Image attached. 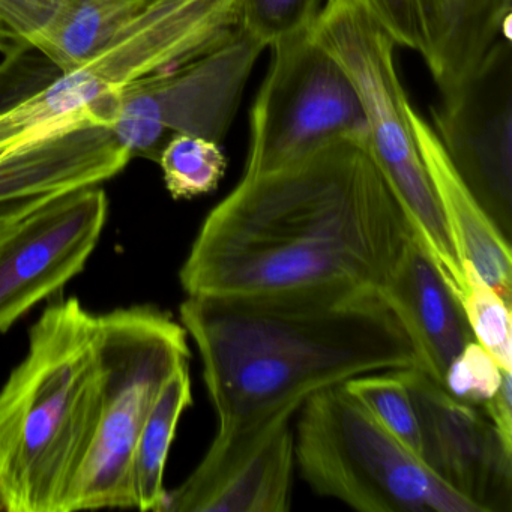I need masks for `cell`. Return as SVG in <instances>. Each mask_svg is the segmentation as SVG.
I'll return each mask as SVG.
<instances>
[{"label": "cell", "mask_w": 512, "mask_h": 512, "mask_svg": "<svg viewBox=\"0 0 512 512\" xmlns=\"http://www.w3.org/2000/svg\"><path fill=\"white\" fill-rule=\"evenodd\" d=\"M412 238L367 140H341L242 176L203 221L179 280L187 296L382 289Z\"/></svg>", "instance_id": "cell-1"}, {"label": "cell", "mask_w": 512, "mask_h": 512, "mask_svg": "<svg viewBox=\"0 0 512 512\" xmlns=\"http://www.w3.org/2000/svg\"><path fill=\"white\" fill-rule=\"evenodd\" d=\"M218 430L295 415L353 377L419 365L412 338L376 287L320 286L238 296H187Z\"/></svg>", "instance_id": "cell-2"}, {"label": "cell", "mask_w": 512, "mask_h": 512, "mask_svg": "<svg viewBox=\"0 0 512 512\" xmlns=\"http://www.w3.org/2000/svg\"><path fill=\"white\" fill-rule=\"evenodd\" d=\"M98 316L76 298L44 310L0 389V506L67 512L100 406Z\"/></svg>", "instance_id": "cell-3"}, {"label": "cell", "mask_w": 512, "mask_h": 512, "mask_svg": "<svg viewBox=\"0 0 512 512\" xmlns=\"http://www.w3.org/2000/svg\"><path fill=\"white\" fill-rule=\"evenodd\" d=\"M311 37L352 82L364 113L368 149L397 197L413 238L461 301L466 275L416 146L409 119L412 104L395 62L397 43L355 0H326Z\"/></svg>", "instance_id": "cell-4"}, {"label": "cell", "mask_w": 512, "mask_h": 512, "mask_svg": "<svg viewBox=\"0 0 512 512\" xmlns=\"http://www.w3.org/2000/svg\"><path fill=\"white\" fill-rule=\"evenodd\" d=\"M187 337L181 323L149 305L98 316L97 427L67 512L133 508L137 437L169 377L190 362Z\"/></svg>", "instance_id": "cell-5"}, {"label": "cell", "mask_w": 512, "mask_h": 512, "mask_svg": "<svg viewBox=\"0 0 512 512\" xmlns=\"http://www.w3.org/2000/svg\"><path fill=\"white\" fill-rule=\"evenodd\" d=\"M301 409L296 464L320 496L362 512H478L343 386L317 392Z\"/></svg>", "instance_id": "cell-6"}, {"label": "cell", "mask_w": 512, "mask_h": 512, "mask_svg": "<svg viewBox=\"0 0 512 512\" xmlns=\"http://www.w3.org/2000/svg\"><path fill=\"white\" fill-rule=\"evenodd\" d=\"M271 50L268 73L251 107L244 175L292 166L341 140H367L352 82L311 34Z\"/></svg>", "instance_id": "cell-7"}, {"label": "cell", "mask_w": 512, "mask_h": 512, "mask_svg": "<svg viewBox=\"0 0 512 512\" xmlns=\"http://www.w3.org/2000/svg\"><path fill=\"white\" fill-rule=\"evenodd\" d=\"M263 50L260 41L239 29L215 49L142 77L110 98L107 128L131 160L157 163L178 134L221 145Z\"/></svg>", "instance_id": "cell-8"}, {"label": "cell", "mask_w": 512, "mask_h": 512, "mask_svg": "<svg viewBox=\"0 0 512 512\" xmlns=\"http://www.w3.org/2000/svg\"><path fill=\"white\" fill-rule=\"evenodd\" d=\"M440 94L431 127L455 172L511 241V40L499 38L463 79Z\"/></svg>", "instance_id": "cell-9"}, {"label": "cell", "mask_w": 512, "mask_h": 512, "mask_svg": "<svg viewBox=\"0 0 512 512\" xmlns=\"http://www.w3.org/2000/svg\"><path fill=\"white\" fill-rule=\"evenodd\" d=\"M107 215L106 191L83 188L47 203L0 242V334L83 271Z\"/></svg>", "instance_id": "cell-10"}, {"label": "cell", "mask_w": 512, "mask_h": 512, "mask_svg": "<svg viewBox=\"0 0 512 512\" xmlns=\"http://www.w3.org/2000/svg\"><path fill=\"white\" fill-rule=\"evenodd\" d=\"M400 374L418 416L428 469L478 512H511L512 448L484 409L449 394L419 365Z\"/></svg>", "instance_id": "cell-11"}, {"label": "cell", "mask_w": 512, "mask_h": 512, "mask_svg": "<svg viewBox=\"0 0 512 512\" xmlns=\"http://www.w3.org/2000/svg\"><path fill=\"white\" fill-rule=\"evenodd\" d=\"M292 413L217 431L190 476L167 493L172 512H284L296 469Z\"/></svg>", "instance_id": "cell-12"}, {"label": "cell", "mask_w": 512, "mask_h": 512, "mask_svg": "<svg viewBox=\"0 0 512 512\" xmlns=\"http://www.w3.org/2000/svg\"><path fill=\"white\" fill-rule=\"evenodd\" d=\"M130 161L104 125L85 122L65 128L0 155V209L97 187Z\"/></svg>", "instance_id": "cell-13"}, {"label": "cell", "mask_w": 512, "mask_h": 512, "mask_svg": "<svg viewBox=\"0 0 512 512\" xmlns=\"http://www.w3.org/2000/svg\"><path fill=\"white\" fill-rule=\"evenodd\" d=\"M380 290L412 338L419 367L442 383L446 368L475 337L460 299L415 238Z\"/></svg>", "instance_id": "cell-14"}, {"label": "cell", "mask_w": 512, "mask_h": 512, "mask_svg": "<svg viewBox=\"0 0 512 512\" xmlns=\"http://www.w3.org/2000/svg\"><path fill=\"white\" fill-rule=\"evenodd\" d=\"M409 119L458 259L469 263L485 283L511 304V241L497 229L455 172L430 122L412 106Z\"/></svg>", "instance_id": "cell-15"}, {"label": "cell", "mask_w": 512, "mask_h": 512, "mask_svg": "<svg viewBox=\"0 0 512 512\" xmlns=\"http://www.w3.org/2000/svg\"><path fill=\"white\" fill-rule=\"evenodd\" d=\"M122 85L116 65L100 55L25 98L10 101L0 107V155L74 125L100 124L101 104Z\"/></svg>", "instance_id": "cell-16"}, {"label": "cell", "mask_w": 512, "mask_h": 512, "mask_svg": "<svg viewBox=\"0 0 512 512\" xmlns=\"http://www.w3.org/2000/svg\"><path fill=\"white\" fill-rule=\"evenodd\" d=\"M415 4L424 40L421 56L440 91L463 79L502 38L478 0H415Z\"/></svg>", "instance_id": "cell-17"}, {"label": "cell", "mask_w": 512, "mask_h": 512, "mask_svg": "<svg viewBox=\"0 0 512 512\" xmlns=\"http://www.w3.org/2000/svg\"><path fill=\"white\" fill-rule=\"evenodd\" d=\"M149 2L61 0L32 49L59 73L77 70L101 55Z\"/></svg>", "instance_id": "cell-18"}, {"label": "cell", "mask_w": 512, "mask_h": 512, "mask_svg": "<svg viewBox=\"0 0 512 512\" xmlns=\"http://www.w3.org/2000/svg\"><path fill=\"white\" fill-rule=\"evenodd\" d=\"M193 404L190 362L181 365L161 389L134 448L131 463L133 508L163 512L167 493L164 470L179 421Z\"/></svg>", "instance_id": "cell-19"}, {"label": "cell", "mask_w": 512, "mask_h": 512, "mask_svg": "<svg viewBox=\"0 0 512 512\" xmlns=\"http://www.w3.org/2000/svg\"><path fill=\"white\" fill-rule=\"evenodd\" d=\"M341 386L401 445L422 460L418 416L400 370L362 374Z\"/></svg>", "instance_id": "cell-20"}, {"label": "cell", "mask_w": 512, "mask_h": 512, "mask_svg": "<svg viewBox=\"0 0 512 512\" xmlns=\"http://www.w3.org/2000/svg\"><path fill=\"white\" fill-rule=\"evenodd\" d=\"M157 163L163 170L167 191L175 200L212 193L227 170V158L220 143L188 134L173 136Z\"/></svg>", "instance_id": "cell-21"}, {"label": "cell", "mask_w": 512, "mask_h": 512, "mask_svg": "<svg viewBox=\"0 0 512 512\" xmlns=\"http://www.w3.org/2000/svg\"><path fill=\"white\" fill-rule=\"evenodd\" d=\"M461 265L467 283L461 307L470 331L476 343L496 359L502 370L512 373L511 304L485 283L469 263Z\"/></svg>", "instance_id": "cell-22"}, {"label": "cell", "mask_w": 512, "mask_h": 512, "mask_svg": "<svg viewBox=\"0 0 512 512\" xmlns=\"http://www.w3.org/2000/svg\"><path fill=\"white\" fill-rule=\"evenodd\" d=\"M326 0H241V25L266 49L311 34Z\"/></svg>", "instance_id": "cell-23"}, {"label": "cell", "mask_w": 512, "mask_h": 512, "mask_svg": "<svg viewBox=\"0 0 512 512\" xmlns=\"http://www.w3.org/2000/svg\"><path fill=\"white\" fill-rule=\"evenodd\" d=\"M505 373L509 371L502 370L481 344L472 341L446 368L442 385L458 400L481 406L499 391Z\"/></svg>", "instance_id": "cell-24"}, {"label": "cell", "mask_w": 512, "mask_h": 512, "mask_svg": "<svg viewBox=\"0 0 512 512\" xmlns=\"http://www.w3.org/2000/svg\"><path fill=\"white\" fill-rule=\"evenodd\" d=\"M364 5L394 38L398 47H406L422 55L421 23L415 0H355Z\"/></svg>", "instance_id": "cell-25"}, {"label": "cell", "mask_w": 512, "mask_h": 512, "mask_svg": "<svg viewBox=\"0 0 512 512\" xmlns=\"http://www.w3.org/2000/svg\"><path fill=\"white\" fill-rule=\"evenodd\" d=\"M59 4L61 0H0V22L32 49Z\"/></svg>", "instance_id": "cell-26"}, {"label": "cell", "mask_w": 512, "mask_h": 512, "mask_svg": "<svg viewBox=\"0 0 512 512\" xmlns=\"http://www.w3.org/2000/svg\"><path fill=\"white\" fill-rule=\"evenodd\" d=\"M512 373H505L499 391L481 404L503 442L512 448Z\"/></svg>", "instance_id": "cell-27"}, {"label": "cell", "mask_w": 512, "mask_h": 512, "mask_svg": "<svg viewBox=\"0 0 512 512\" xmlns=\"http://www.w3.org/2000/svg\"><path fill=\"white\" fill-rule=\"evenodd\" d=\"M50 202L53 200H38V202L19 203V205L0 209V242L5 241L26 217Z\"/></svg>", "instance_id": "cell-28"}, {"label": "cell", "mask_w": 512, "mask_h": 512, "mask_svg": "<svg viewBox=\"0 0 512 512\" xmlns=\"http://www.w3.org/2000/svg\"><path fill=\"white\" fill-rule=\"evenodd\" d=\"M488 19L497 26L500 37L511 40L512 0H478Z\"/></svg>", "instance_id": "cell-29"}, {"label": "cell", "mask_w": 512, "mask_h": 512, "mask_svg": "<svg viewBox=\"0 0 512 512\" xmlns=\"http://www.w3.org/2000/svg\"><path fill=\"white\" fill-rule=\"evenodd\" d=\"M26 52L13 56H5L4 62H0V100L19 82L20 64L25 58Z\"/></svg>", "instance_id": "cell-30"}, {"label": "cell", "mask_w": 512, "mask_h": 512, "mask_svg": "<svg viewBox=\"0 0 512 512\" xmlns=\"http://www.w3.org/2000/svg\"><path fill=\"white\" fill-rule=\"evenodd\" d=\"M31 49L19 35L14 34L7 25L0 22V55L13 56L17 53L25 52V50Z\"/></svg>", "instance_id": "cell-31"}, {"label": "cell", "mask_w": 512, "mask_h": 512, "mask_svg": "<svg viewBox=\"0 0 512 512\" xmlns=\"http://www.w3.org/2000/svg\"><path fill=\"white\" fill-rule=\"evenodd\" d=\"M125 2H137V4H140V2H149V0H125Z\"/></svg>", "instance_id": "cell-32"}, {"label": "cell", "mask_w": 512, "mask_h": 512, "mask_svg": "<svg viewBox=\"0 0 512 512\" xmlns=\"http://www.w3.org/2000/svg\"><path fill=\"white\" fill-rule=\"evenodd\" d=\"M0 509H2V506H0Z\"/></svg>", "instance_id": "cell-33"}]
</instances>
